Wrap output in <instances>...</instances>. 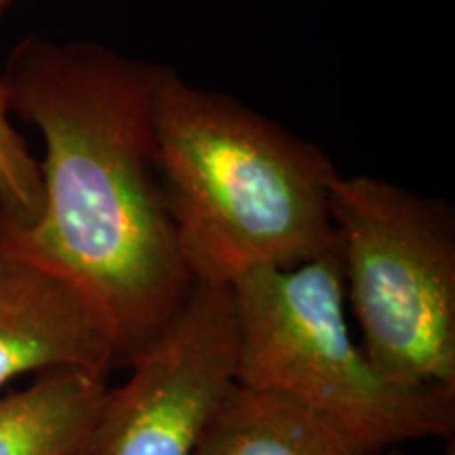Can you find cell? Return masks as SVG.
<instances>
[{
	"mask_svg": "<svg viewBox=\"0 0 455 455\" xmlns=\"http://www.w3.org/2000/svg\"><path fill=\"white\" fill-rule=\"evenodd\" d=\"M164 70L100 43L26 36L0 76L11 110L44 141L41 218L21 230L0 215V230L95 306L121 367L195 289L158 173L155 104Z\"/></svg>",
	"mask_w": 455,
	"mask_h": 455,
	"instance_id": "obj_1",
	"label": "cell"
},
{
	"mask_svg": "<svg viewBox=\"0 0 455 455\" xmlns=\"http://www.w3.org/2000/svg\"><path fill=\"white\" fill-rule=\"evenodd\" d=\"M158 173L196 283L226 284L338 253L325 152L232 95L167 68L156 91Z\"/></svg>",
	"mask_w": 455,
	"mask_h": 455,
	"instance_id": "obj_2",
	"label": "cell"
},
{
	"mask_svg": "<svg viewBox=\"0 0 455 455\" xmlns=\"http://www.w3.org/2000/svg\"><path fill=\"white\" fill-rule=\"evenodd\" d=\"M230 287L238 384L298 403L375 453L453 435L455 395L390 382L355 344L338 253Z\"/></svg>",
	"mask_w": 455,
	"mask_h": 455,
	"instance_id": "obj_3",
	"label": "cell"
},
{
	"mask_svg": "<svg viewBox=\"0 0 455 455\" xmlns=\"http://www.w3.org/2000/svg\"><path fill=\"white\" fill-rule=\"evenodd\" d=\"M331 221L369 363L390 382L455 395V215L443 198L339 175Z\"/></svg>",
	"mask_w": 455,
	"mask_h": 455,
	"instance_id": "obj_4",
	"label": "cell"
},
{
	"mask_svg": "<svg viewBox=\"0 0 455 455\" xmlns=\"http://www.w3.org/2000/svg\"><path fill=\"white\" fill-rule=\"evenodd\" d=\"M110 388L91 447L98 455H192L236 384L232 287L196 283L173 321Z\"/></svg>",
	"mask_w": 455,
	"mask_h": 455,
	"instance_id": "obj_5",
	"label": "cell"
},
{
	"mask_svg": "<svg viewBox=\"0 0 455 455\" xmlns=\"http://www.w3.org/2000/svg\"><path fill=\"white\" fill-rule=\"evenodd\" d=\"M121 367L114 335L74 284L0 230V388L26 373Z\"/></svg>",
	"mask_w": 455,
	"mask_h": 455,
	"instance_id": "obj_6",
	"label": "cell"
},
{
	"mask_svg": "<svg viewBox=\"0 0 455 455\" xmlns=\"http://www.w3.org/2000/svg\"><path fill=\"white\" fill-rule=\"evenodd\" d=\"M108 375L51 369L0 396V455H83L104 411Z\"/></svg>",
	"mask_w": 455,
	"mask_h": 455,
	"instance_id": "obj_7",
	"label": "cell"
},
{
	"mask_svg": "<svg viewBox=\"0 0 455 455\" xmlns=\"http://www.w3.org/2000/svg\"><path fill=\"white\" fill-rule=\"evenodd\" d=\"M192 455H382L276 392L235 384Z\"/></svg>",
	"mask_w": 455,
	"mask_h": 455,
	"instance_id": "obj_8",
	"label": "cell"
},
{
	"mask_svg": "<svg viewBox=\"0 0 455 455\" xmlns=\"http://www.w3.org/2000/svg\"><path fill=\"white\" fill-rule=\"evenodd\" d=\"M9 91L0 78V215L28 230L43 212V180L38 161L11 123Z\"/></svg>",
	"mask_w": 455,
	"mask_h": 455,
	"instance_id": "obj_9",
	"label": "cell"
},
{
	"mask_svg": "<svg viewBox=\"0 0 455 455\" xmlns=\"http://www.w3.org/2000/svg\"><path fill=\"white\" fill-rule=\"evenodd\" d=\"M15 3H17V0H0V15L7 13V11L13 7Z\"/></svg>",
	"mask_w": 455,
	"mask_h": 455,
	"instance_id": "obj_10",
	"label": "cell"
},
{
	"mask_svg": "<svg viewBox=\"0 0 455 455\" xmlns=\"http://www.w3.org/2000/svg\"><path fill=\"white\" fill-rule=\"evenodd\" d=\"M83 455H98V453H95V449L91 447V443H89V447L84 449V453H83Z\"/></svg>",
	"mask_w": 455,
	"mask_h": 455,
	"instance_id": "obj_11",
	"label": "cell"
},
{
	"mask_svg": "<svg viewBox=\"0 0 455 455\" xmlns=\"http://www.w3.org/2000/svg\"><path fill=\"white\" fill-rule=\"evenodd\" d=\"M386 455H403V453H398V451H392V453H386Z\"/></svg>",
	"mask_w": 455,
	"mask_h": 455,
	"instance_id": "obj_12",
	"label": "cell"
}]
</instances>
